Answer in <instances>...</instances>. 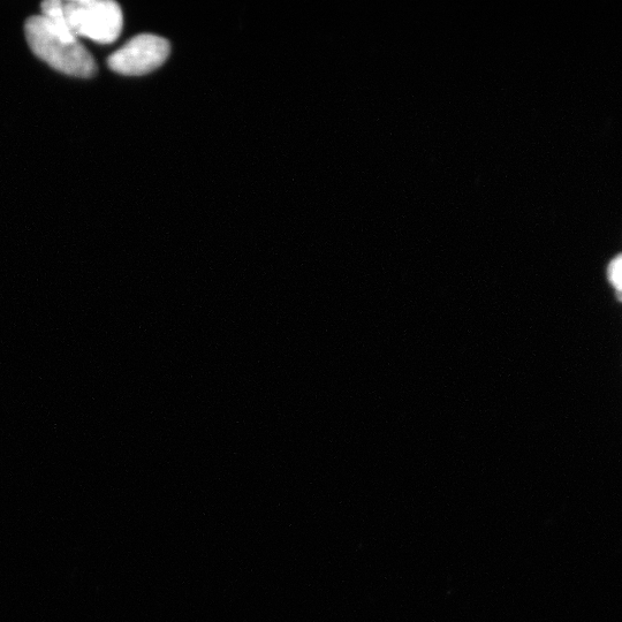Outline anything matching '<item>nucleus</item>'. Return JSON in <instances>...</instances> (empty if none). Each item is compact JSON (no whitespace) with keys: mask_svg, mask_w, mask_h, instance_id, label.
<instances>
[{"mask_svg":"<svg viewBox=\"0 0 622 622\" xmlns=\"http://www.w3.org/2000/svg\"><path fill=\"white\" fill-rule=\"evenodd\" d=\"M25 32L30 49L58 72L82 79L97 73L94 57L67 28L41 14L27 20Z\"/></svg>","mask_w":622,"mask_h":622,"instance_id":"nucleus-1","label":"nucleus"},{"mask_svg":"<svg viewBox=\"0 0 622 622\" xmlns=\"http://www.w3.org/2000/svg\"><path fill=\"white\" fill-rule=\"evenodd\" d=\"M63 12L66 27L78 39L111 44L123 32V11L112 0H70L63 2Z\"/></svg>","mask_w":622,"mask_h":622,"instance_id":"nucleus-2","label":"nucleus"},{"mask_svg":"<svg viewBox=\"0 0 622 622\" xmlns=\"http://www.w3.org/2000/svg\"><path fill=\"white\" fill-rule=\"evenodd\" d=\"M171 53L168 40L153 34L133 37L108 59L110 70L128 77H140L157 70Z\"/></svg>","mask_w":622,"mask_h":622,"instance_id":"nucleus-3","label":"nucleus"},{"mask_svg":"<svg viewBox=\"0 0 622 622\" xmlns=\"http://www.w3.org/2000/svg\"><path fill=\"white\" fill-rule=\"evenodd\" d=\"M608 278L617 292H622V254L614 257L609 264Z\"/></svg>","mask_w":622,"mask_h":622,"instance_id":"nucleus-4","label":"nucleus"}]
</instances>
